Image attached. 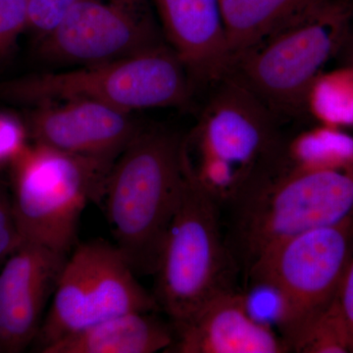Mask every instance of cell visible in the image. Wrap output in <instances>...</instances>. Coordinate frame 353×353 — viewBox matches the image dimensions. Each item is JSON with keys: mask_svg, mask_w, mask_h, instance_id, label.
<instances>
[{"mask_svg": "<svg viewBox=\"0 0 353 353\" xmlns=\"http://www.w3.org/2000/svg\"><path fill=\"white\" fill-rule=\"evenodd\" d=\"M159 312L114 243L79 241L70 252L34 345L39 352L70 334L128 312Z\"/></svg>", "mask_w": 353, "mask_h": 353, "instance_id": "cell-9", "label": "cell"}, {"mask_svg": "<svg viewBox=\"0 0 353 353\" xmlns=\"http://www.w3.org/2000/svg\"><path fill=\"white\" fill-rule=\"evenodd\" d=\"M192 79L168 43L132 57L48 72L0 85V97L32 106L88 99L132 113L180 108L192 99Z\"/></svg>", "mask_w": 353, "mask_h": 353, "instance_id": "cell-6", "label": "cell"}, {"mask_svg": "<svg viewBox=\"0 0 353 353\" xmlns=\"http://www.w3.org/2000/svg\"><path fill=\"white\" fill-rule=\"evenodd\" d=\"M185 152L197 180L220 208L271 170L285 139L275 113L228 75L217 83Z\"/></svg>", "mask_w": 353, "mask_h": 353, "instance_id": "cell-3", "label": "cell"}, {"mask_svg": "<svg viewBox=\"0 0 353 353\" xmlns=\"http://www.w3.org/2000/svg\"><path fill=\"white\" fill-rule=\"evenodd\" d=\"M173 327L175 341L166 353L290 352L280 334L252 317L238 289L218 294Z\"/></svg>", "mask_w": 353, "mask_h": 353, "instance_id": "cell-13", "label": "cell"}, {"mask_svg": "<svg viewBox=\"0 0 353 353\" xmlns=\"http://www.w3.org/2000/svg\"><path fill=\"white\" fill-rule=\"evenodd\" d=\"M353 167V136L325 125L285 139L271 171L343 170Z\"/></svg>", "mask_w": 353, "mask_h": 353, "instance_id": "cell-17", "label": "cell"}, {"mask_svg": "<svg viewBox=\"0 0 353 353\" xmlns=\"http://www.w3.org/2000/svg\"><path fill=\"white\" fill-rule=\"evenodd\" d=\"M352 19L353 0H331L236 58L229 76L278 117H297L311 85L347 41Z\"/></svg>", "mask_w": 353, "mask_h": 353, "instance_id": "cell-7", "label": "cell"}, {"mask_svg": "<svg viewBox=\"0 0 353 353\" xmlns=\"http://www.w3.org/2000/svg\"><path fill=\"white\" fill-rule=\"evenodd\" d=\"M26 123L12 114L0 112V168L10 166L29 143Z\"/></svg>", "mask_w": 353, "mask_h": 353, "instance_id": "cell-22", "label": "cell"}, {"mask_svg": "<svg viewBox=\"0 0 353 353\" xmlns=\"http://www.w3.org/2000/svg\"><path fill=\"white\" fill-rule=\"evenodd\" d=\"M157 312L124 313L57 341L41 353L166 352L175 341L170 321Z\"/></svg>", "mask_w": 353, "mask_h": 353, "instance_id": "cell-15", "label": "cell"}, {"mask_svg": "<svg viewBox=\"0 0 353 353\" xmlns=\"http://www.w3.org/2000/svg\"><path fill=\"white\" fill-rule=\"evenodd\" d=\"M25 123L34 143L109 160L117 159L143 127L132 113L88 99L39 104Z\"/></svg>", "mask_w": 353, "mask_h": 353, "instance_id": "cell-12", "label": "cell"}, {"mask_svg": "<svg viewBox=\"0 0 353 353\" xmlns=\"http://www.w3.org/2000/svg\"><path fill=\"white\" fill-rule=\"evenodd\" d=\"M68 253L23 241L0 271V352L34 345Z\"/></svg>", "mask_w": 353, "mask_h": 353, "instance_id": "cell-11", "label": "cell"}, {"mask_svg": "<svg viewBox=\"0 0 353 353\" xmlns=\"http://www.w3.org/2000/svg\"><path fill=\"white\" fill-rule=\"evenodd\" d=\"M347 64L353 66V39L352 43H350V51H348V62Z\"/></svg>", "mask_w": 353, "mask_h": 353, "instance_id": "cell-25", "label": "cell"}, {"mask_svg": "<svg viewBox=\"0 0 353 353\" xmlns=\"http://www.w3.org/2000/svg\"><path fill=\"white\" fill-rule=\"evenodd\" d=\"M115 161L30 143L9 166L11 201L23 240L70 254L79 243L83 210L101 203Z\"/></svg>", "mask_w": 353, "mask_h": 353, "instance_id": "cell-5", "label": "cell"}, {"mask_svg": "<svg viewBox=\"0 0 353 353\" xmlns=\"http://www.w3.org/2000/svg\"><path fill=\"white\" fill-rule=\"evenodd\" d=\"M167 43L192 82L216 85L229 75L233 57L219 0H152Z\"/></svg>", "mask_w": 353, "mask_h": 353, "instance_id": "cell-14", "label": "cell"}, {"mask_svg": "<svg viewBox=\"0 0 353 353\" xmlns=\"http://www.w3.org/2000/svg\"><path fill=\"white\" fill-rule=\"evenodd\" d=\"M225 240L245 277L260 255L296 234L353 217V167L270 171L221 209Z\"/></svg>", "mask_w": 353, "mask_h": 353, "instance_id": "cell-2", "label": "cell"}, {"mask_svg": "<svg viewBox=\"0 0 353 353\" xmlns=\"http://www.w3.org/2000/svg\"><path fill=\"white\" fill-rule=\"evenodd\" d=\"M296 353H353L352 334L340 296L315 318L290 347Z\"/></svg>", "mask_w": 353, "mask_h": 353, "instance_id": "cell-19", "label": "cell"}, {"mask_svg": "<svg viewBox=\"0 0 353 353\" xmlns=\"http://www.w3.org/2000/svg\"><path fill=\"white\" fill-rule=\"evenodd\" d=\"M185 138L143 126L114 162L103 204L117 245L134 274L153 276L183 182Z\"/></svg>", "mask_w": 353, "mask_h": 353, "instance_id": "cell-1", "label": "cell"}, {"mask_svg": "<svg viewBox=\"0 0 353 353\" xmlns=\"http://www.w3.org/2000/svg\"><path fill=\"white\" fill-rule=\"evenodd\" d=\"M330 1L331 0H219L221 15L233 62L281 28Z\"/></svg>", "mask_w": 353, "mask_h": 353, "instance_id": "cell-16", "label": "cell"}, {"mask_svg": "<svg viewBox=\"0 0 353 353\" xmlns=\"http://www.w3.org/2000/svg\"><path fill=\"white\" fill-rule=\"evenodd\" d=\"M79 0H29L27 29L39 39L48 36L63 22Z\"/></svg>", "mask_w": 353, "mask_h": 353, "instance_id": "cell-20", "label": "cell"}, {"mask_svg": "<svg viewBox=\"0 0 353 353\" xmlns=\"http://www.w3.org/2000/svg\"><path fill=\"white\" fill-rule=\"evenodd\" d=\"M305 113L320 125L347 130L353 128V66L323 71L309 88Z\"/></svg>", "mask_w": 353, "mask_h": 353, "instance_id": "cell-18", "label": "cell"}, {"mask_svg": "<svg viewBox=\"0 0 353 353\" xmlns=\"http://www.w3.org/2000/svg\"><path fill=\"white\" fill-rule=\"evenodd\" d=\"M167 43L152 0H79L39 39L46 61L79 67L132 57Z\"/></svg>", "mask_w": 353, "mask_h": 353, "instance_id": "cell-10", "label": "cell"}, {"mask_svg": "<svg viewBox=\"0 0 353 353\" xmlns=\"http://www.w3.org/2000/svg\"><path fill=\"white\" fill-rule=\"evenodd\" d=\"M353 255V217L310 230L265 250L245 274L250 285H267L282 303L277 328L290 347L340 296Z\"/></svg>", "mask_w": 353, "mask_h": 353, "instance_id": "cell-8", "label": "cell"}, {"mask_svg": "<svg viewBox=\"0 0 353 353\" xmlns=\"http://www.w3.org/2000/svg\"><path fill=\"white\" fill-rule=\"evenodd\" d=\"M340 301L352 334L353 350V255L341 284Z\"/></svg>", "mask_w": 353, "mask_h": 353, "instance_id": "cell-24", "label": "cell"}, {"mask_svg": "<svg viewBox=\"0 0 353 353\" xmlns=\"http://www.w3.org/2000/svg\"><path fill=\"white\" fill-rule=\"evenodd\" d=\"M29 0H0V61L12 51L27 29Z\"/></svg>", "mask_w": 353, "mask_h": 353, "instance_id": "cell-21", "label": "cell"}, {"mask_svg": "<svg viewBox=\"0 0 353 353\" xmlns=\"http://www.w3.org/2000/svg\"><path fill=\"white\" fill-rule=\"evenodd\" d=\"M239 269L225 240L222 212L199 182L183 150V182L154 275L160 310L173 326L221 292L236 289Z\"/></svg>", "mask_w": 353, "mask_h": 353, "instance_id": "cell-4", "label": "cell"}, {"mask_svg": "<svg viewBox=\"0 0 353 353\" xmlns=\"http://www.w3.org/2000/svg\"><path fill=\"white\" fill-rule=\"evenodd\" d=\"M23 241L14 216L10 190L0 183V261L15 252Z\"/></svg>", "mask_w": 353, "mask_h": 353, "instance_id": "cell-23", "label": "cell"}]
</instances>
